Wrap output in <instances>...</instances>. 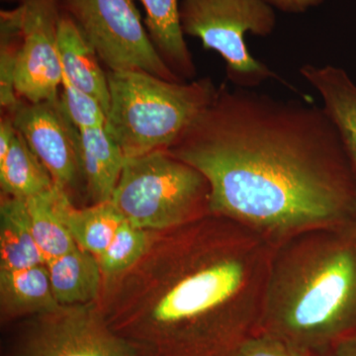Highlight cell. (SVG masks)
Returning a JSON list of instances; mask_svg holds the SVG:
<instances>
[{
    "label": "cell",
    "instance_id": "1",
    "mask_svg": "<svg viewBox=\"0 0 356 356\" xmlns=\"http://www.w3.org/2000/svg\"><path fill=\"white\" fill-rule=\"evenodd\" d=\"M166 151L208 180L211 215L273 247L356 218V175L323 107L222 83Z\"/></svg>",
    "mask_w": 356,
    "mask_h": 356
},
{
    "label": "cell",
    "instance_id": "2",
    "mask_svg": "<svg viewBox=\"0 0 356 356\" xmlns=\"http://www.w3.org/2000/svg\"><path fill=\"white\" fill-rule=\"evenodd\" d=\"M273 248L211 214L156 232L132 268L103 280L98 306L139 356H229L259 329Z\"/></svg>",
    "mask_w": 356,
    "mask_h": 356
},
{
    "label": "cell",
    "instance_id": "3",
    "mask_svg": "<svg viewBox=\"0 0 356 356\" xmlns=\"http://www.w3.org/2000/svg\"><path fill=\"white\" fill-rule=\"evenodd\" d=\"M259 332L312 356L356 336V218L274 247Z\"/></svg>",
    "mask_w": 356,
    "mask_h": 356
},
{
    "label": "cell",
    "instance_id": "4",
    "mask_svg": "<svg viewBox=\"0 0 356 356\" xmlns=\"http://www.w3.org/2000/svg\"><path fill=\"white\" fill-rule=\"evenodd\" d=\"M110 93L105 130L126 159L168 149L214 99L210 77L170 81L140 70L107 72Z\"/></svg>",
    "mask_w": 356,
    "mask_h": 356
},
{
    "label": "cell",
    "instance_id": "5",
    "mask_svg": "<svg viewBox=\"0 0 356 356\" xmlns=\"http://www.w3.org/2000/svg\"><path fill=\"white\" fill-rule=\"evenodd\" d=\"M210 193L202 173L161 149L126 159L110 202L131 224L161 232L210 215Z\"/></svg>",
    "mask_w": 356,
    "mask_h": 356
},
{
    "label": "cell",
    "instance_id": "6",
    "mask_svg": "<svg viewBox=\"0 0 356 356\" xmlns=\"http://www.w3.org/2000/svg\"><path fill=\"white\" fill-rule=\"evenodd\" d=\"M179 16L184 36L217 51L226 63L227 79L236 88H257L269 79L283 81L252 57L245 41V33L266 37L275 27L273 6L264 0H182Z\"/></svg>",
    "mask_w": 356,
    "mask_h": 356
},
{
    "label": "cell",
    "instance_id": "7",
    "mask_svg": "<svg viewBox=\"0 0 356 356\" xmlns=\"http://www.w3.org/2000/svg\"><path fill=\"white\" fill-rule=\"evenodd\" d=\"M108 72L140 70L184 81L168 67L149 38L135 0H60Z\"/></svg>",
    "mask_w": 356,
    "mask_h": 356
},
{
    "label": "cell",
    "instance_id": "8",
    "mask_svg": "<svg viewBox=\"0 0 356 356\" xmlns=\"http://www.w3.org/2000/svg\"><path fill=\"white\" fill-rule=\"evenodd\" d=\"M9 356H139L115 334L95 303L34 316Z\"/></svg>",
    "mask_w": 356,
    "mask_h": 356
},
{
    "label": "cell",
    "instance_id": "9",
    "mask_svg": "<svg viewBox=\"0 0 356 356\" xmlns=\"http://www.w3.org/2000/svg\"><path fill=\"white\" fill-rule=\"evenodd\" d=\"M21 41L14 70L16 95L26 102L60 97L63 69L58 51L60 0H19Z\"/></svg>",
    "mask_w": 356,
    "mask_h": 356
},
{
    "label": "cell",
    "instance_id": "10",
    "mask_svg": "<svg viewBox=\"0 0 356 356\" xmlns=\"http://www.w3.org/2000/svg\"><path fill=\"white\" fill-rule=\"evenodd\" d=\"M14 126L60 188L76 191L83 182L79 161L81 134L70 120L60 97L39 103L21 102Z\"/></svg>",
    "mask_w": 356,
    "mask_h": 356
},
{
    "label": "cell",
    "instance_id": "11",
    "mask_svg": "<svg viewBox=\"0 0 356 356\" xmlns=\"http://www.w3.org/2000/svg\"><path fill=\"white\" fill-rule=\"evenodd\" d=\"M300 74L320 93L323 108L334 123L356 175V84L346 70L334 65H305Z\"/></svg>",
    "mask_w": 356,
    "mask_h": 356
},
{
    "label": "cell",
    "instance_id": "12",
    "mask_svg": "<svg viewBox=\"0 0 356 356\" xmlns=\"http://www.w3.org/2000/svg\"><path fill=\"white\" fill-rule=\"evenodd\" d=\"M58 51L63 76L95 97L107 113L110 103L107 72L102 70L97 53L79 26L63 10L58 26Z\"/></svg>",
    "mask_w": 356,
    "mask_h": 356
},
{
    "label": "cell",
    "instance_id": "13",
    "mask_svg": "<svg viewBox=\"0 0 356 356\" xmlns=\"http://www.w3.org/2000/svg\"><path fill=\"white\" fill-rule=\"evenodd\" d=\"M79 161L83 184L92 204L109 202L126 158L104 127L79 131Z\"/></svg>",
    "mask_w": 356,
    "mask_h": 356
},
{
    "label": "cell",
    "instance_id": "14",
    "mask_svg": "<svg viewBox=\"0 0 356 356\" xmlns=\"http://www.w3.org/2000/svg\"><path fill=\"white\" fill-rule=\"evenodd\" d=\"M54 206L77 247L98 257L113 240L124 221L111 202L92 204L90 207H74L70 195L56 185L51 191Z\"/></svg>",
    "mask_w": 356,
    "mask_h": 356
},
{
    "label": "cell",
    "instance_id": "15",
    "mask_svg": "<svg viewBox=\"0 0 356 356\" xmlns=\"http://www.w3.org/2000/svg\"><path fill=\"white\" fill-rule=\"evenodd\" d=\"M55 298L60 306L95 303L102 296L103 274L97 257L76 247L47 262Z\"/></svg>",
    "mask_w": 356,
    "mask_h": 356
},
{
    "label": "cell",
    "instance_id": "16",
    "mask_svg": "<svg viewBox=\"0 0 356 356\" xmlns=\"http://www.w3.org/2000/svg\"><path fill=\"white\" fill-rule=\"evenodd\" d=\"M58 307L46 264L20 270H0L2 318L34 317L57 310Z\"/></svg>",
    "mask_w": 356,
    "mask_h": 356
},
{
    "label": "cell",
    "instance_id": "17",
    "mask_svg": "<svg viewBox=\"0 0 356 356\" xmlns=\"http://www.w3.org/2000/svg\"><path fill=\"white\" fill-rule=\"evenodd\" d=\"M149 38L168 67L182 81L193 79L196 67L180 25L178 0H140Z\"/></svg>",
    "mask_w": 356,
    "mask_h": 356
},
{
    "label": "cell",
    "instance_id": "18",
    "mask_svg": "<svg viewBox=\"0 0 356 356\" xmlns=\"http://www.w3.org/2000/svg\"><path fill=\"white\" fill-rule=\"evenodd\" d=\"M41 264H46L33 236L25 201L2 195L0 270H20Z\"/></svg>",
    "mask_w": 356,
    "mask_h": 356
},
{
    "label": "cell",
    "instance_id": "19",
    "mask_svg": "<svg viewBox=\"0 0 356 356\" xmlns=\"http://www.w3.org/2000/svg\"><path fill=\"white\" fill-rule=\"evenodd\" d=\"M55 185L50 172L17 131L6 158L0 161L2 195L27 201L51 191Z\"/></svg>",
    "mask_w": 356,
    "mask_h": 356
},
{
    "label": "cell",
    "instance_id": "20",
    "mask_svg": "<svg viewBox=\"0 0 356 356\" xmlns=\"http://www.w3.org/2000/svg\"><path fill=\"white\" fill-rule=\"evenodd\" d=\"M53 189L25 201L33 236L43 255L44 264L67 254L76 247L55 209L51 198Z\"/></svg>",
    "mask_w": 356,
    "mask_h": 356
},
{
    "label": "cell",
    "instance_id": "21",
    "mask_svg": "<svg viewBox=\"0 0 356 356\" xmlns=\"http://www.w3.org/2000/svg\"><path fill=\"white\" fill-rule=\"evenodd\" d=\"M154 233L124 220L112 242L97 257L103 280L116 277L132 268L149 250Z\"/></svg>",
    "mask_w": 356,
    "mask_h": 356
},
{
    "label": "cell",
    "instance_id": "22",
    "mask_svg": "<svg viewBox=\"0 0 356 356\" xmlns=\"http://www.w3.org/2000/svg\"><path fill=\"white\" fill-rule=\"evenodd\" d=\"M21 41L18 6L0 13V105L2 113H14L22 100L14 88V70Z\"/></svg>",
    "mask_w": 356,
    "mask_h": 356
},
{
    "label": "cell",
    "instance_id": "23",
    "mask_svg": "<svg viewBox=\"0 0 356 356\" xmlns=\"http://www.w3.org/2000/svg\"><path fill=\"white\" fill-rule=\"evenodd\" d=\"M60 88V103L70 120L79 131L105 127L107 113L95 97L77 88L64 76Z\"/></svg>",
    "mask_w": 356,
    "mask_h": 356
},
{
    "label": "cell",
    "instance_id": "24",
    "mask_svg": "<svg viewBox=\"0 0 356 356\" xmlns=\"http://www.w3.org/2000/svg\"><path fill=\"white\" fill-rule=\"evenodd\" d=\"M229 356H312L264 332L243 339Z\"/></svg>",
    "mask_w": 356,
    "mask_h": 356
},
{
    "label": "cell",
    "instance_id": "25",
    "mask_svg": "<svg viewBox=\"0 0 356 356\" xmlns=\"http://www.w3.org/2000/svg\"><path fill=\"white\" fill-rule=\"evenodd\" d=\"M16 134L17 130L14 126L13 114L2 113L0 120V161L6 158Z\"/></svg>",
    "mask_w": 356,
    "mask_h": 356
},
{
    "label": "cell",
    "instance_id": "26",
    "mask_svg": "<svg viewBox=\"0 0 356 356\" xmlns=\"http://www.w3.org/2000/svg\"><path fill=\"white\" fill-rule=\"evenodd\" d=\"M270 6L276 7L285 13H305L309 8L322 4L325 0H264Z\"/></svg>",
    "mask_w": 356,
    "mask_h": 356
},
{
    "label": "cell",
    "instance_id": "27",
    "mask_svg": "<svg viewBox=\"0 0 356 356\" xmlns=\"http://www.w3.org/2000/svg\"><path fill=\"white\" fill-rule=\"evenodd\" d=\"M325 356H356V336L346 337L329 348Z\"/></svg>",
    "mask_w": 356,
    "mask_h": 356
},
{
    "label": "cell",
    "instance_id": "28",
    "mask_svg": "<svg viewBox=\"0 0 356 356\" xmlns=\"http://www.w3.org/2000/svg\"><path fill=\"white\" fill-rule=\"evenodd\" d=\"M6 1H17V2H19V0H6Z\"/></svg>",
    "mask_w": 356,
    "mask_h": 356
}]
</instances>
